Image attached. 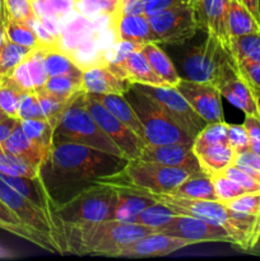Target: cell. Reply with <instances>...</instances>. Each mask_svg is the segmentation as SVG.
<instances>
[{
    "label": "cell",
    "mask_w": 260,
    "mask_h": 261,
    "mask_svg": "<svg viewBox=\"0 0 260 261\" xmlns=\"http://www.w3.org/2000/svg\"><path fill=\"white\" fill-rule=\"evenodd\" d=\"M124 96L142 122L147 144L180 143L193 147L194 138L184 132L154 99L138 91L133 84Z\"/></svg>",
    "instance_id": "cell-6"
},
{
    "label": "cell",
    "mask_w": 260,
    "mask_h": 261,
    "mask_svg": "<svg viewBox=\"0 0 260 261\" xmlns=\"http://www.w3.org/2000/svg\"><path fill=\"white\" fill-rule=\"evenodd\" d=\"M228 7L229 0H199L196 4L201 22V31L214 33L229 48L231 40L227 28Z\"/></svg>",
    "instance_id": "cell-19"
},
{
    "label": "cell",
    "mask_w": 260,
    "mask_h": 261,
    "mask_svg": "<svg viewBox=\"0 0 260 261\" xmlns=\"http://www.w3.org/2000/svg\"><path fill=\"white\" fill-rule=\"evenodd\" d=\"M254 92H255V97H256L257 106H259V111H260V89L254 88Z\"/></svg>",
    "instance_id": "cell-57"
},
{
    "label": "cell",
    "mask_w": 260,
    "mask_h": 261,
    "mask_svg": "<svg viewBox=\"0 0 260 261\" xmlns=\"http://www.w3.org/2000/svg\"><path fill=\"white\" fill-rule=\"evenodd\" d=\"M84 102H86L87 109L91 112L97 124L99 125V127L122 150L125 158L129 161L138 160L140 157L143 147L145 145L144 140L140 139L133 130H130L126 125L122 124L117 117H115L91 93L84 92Z\"/></svg>",
    "instance_id": "cell-11"
},
{
    "label": "cell",
    "mask_w": 260,
    "mask_h": 261,
    "mask_svg": "<svg viewBox=\"0 0 260 261\" xmlns=\"http://www.w3.org/2000/svg\"><path fill=\"white\" fill-rule=\"evenodd\" d=\"M2 149L24 158L25 161H28L31 165L37 168H41V166L47 161L48 155H50L48 150H46L45 148L38 145L37 143L27 137V134L23 132L19 121L15 125L9 137L4 140V143L2 144Z\"/></svg>",
    "instance_id": "cell-21"
},
{
    "label": "cell",
    "mask_w": 260,
    "mask_h": 261,
    "mask_svg": "<svg viewBox=\"0 0 260 261\" xmlns=\"http://www.w3.org/2000/svg\"><path fill=\"white\" fill-rule=\"evenodd\" d=\"M138 91L154 99L166 114L194 139L205 127L208 122L191 107L185 97L172 86H150V84L132 83Z\"/></svg>",
    "instance_id": "cell-9"
},
{
    "label": "cell",
    "mask_w": 260,
    "mask_h": 261,
    "mask_svg": "<svg viewBox=\"0 0 260 261\" xmlns=\"http://www.w3.org/2000/svg\"><path fill=\"white\" fill-rule=\"evenodd\" d=\"M8 117V115L5 114V112H3L2 110H0V121H2V120H4V119H7Z\"/></svg>",
    "instance_id": "cell-59"
},
{
    "label": "cell",
    "mask_w": 260,
    "mask_h": 261,
    "mask_svg": "<svg viewBox=\"0 0 260 261\" xmlns=\"http://www.w3.org/2000/svg\"><path fill=\"white\" fill-rule=\"evenodd\" d=\"M43 91L51 94L60 97V98L69 99L71 97L81 93L83 89V78L82 76L70 75H56L48 76L43 86Z\"/></svg>",
    "instance_id": "cell-32"
},
{
    "label": "cell",
    "mask_w": 260,
    "mask_h": 261,
    "mask_svg": "<svg viewBox=\"0 0 260 261\" xmlns=\"http://www.w3.org/2000/svg\"><path fill=\"white\" fill-rule=\"evenodd\" d=\"M129 160L76 143H53L47 163L53 172L70 181L94 184L125 168Z\"/></svg>",
    "instance_id": "cell-2"
},
{
    "label": "cell",
    "mask_w": 260,
    "mask_h": 261,
    "mask_svg": "<svg viewBox=\"0 0 260 261\" xmlns=\"http://www.w3.org/2000/svg\"><path fill=\"white\" fill-rule=\"evenodd\" d=\"M251 142L260 143V117L254 115H245L244 124Z\"/></svg>",
    "instance_id": "cell-51"
},
{
    "label": "cell",
    "mask_w": 260,
    "mask_h": 261,
    "mask_svg": "<svg viewBox=\"0 0 260 261\" xmlns=\"http://www.w3.org/2000/svg\"><path fill=\"white\" fill-rule=\"evenodd\" d=\"M23 132L30 139L37 143L46 150L51 152L54 143V132L56 125L47 119H24L19 120Z\"/></svg>",
    "instance_id": "cell-29"
},
{
    "label": "cell",
    "mask_w": 260,
    "mask_h": 261,
    "mask_svg": "<svg viewBox=\"0 0 260 261\" xmlns=\"http://www.w3.org/2000/svg\"><path fill=\"white\" fill-rule=\"evenodd\" d=\"M250 149H251L252 152L256 153V154L260 157V143L251 142V143H250Z\"/></svg>",
    "instance_id": "cell-56"
},
{
    "label": "cell",
    "mask_w": 260,
    "mask_h": 261,
    "mask_svg": "<svg viewBox=\"0 0 260 261\" xmlns=\"http://www.w3.org/2000/svg\"><path fill=\"white\" fill-rule=\"evenodd\" d=\"M94 98L98 102H101L115 117L120 120L122 124L126 125L130 130L135 133L138 137L142 140L145 142V135H144V129H143V125L140 122L139 117L135 114L134 109L132 107V105L129 103L126 98H125L124 94H114V93H91Z\"/></svg>",
    "instance_id": "cell-23"
},
{
    "label": "cell",
    "mask_w": 260,
    "mask_h": 261,
    "mask_svg": "<svg viewBox=\"0 0 260 261\" xmlns=\"http://www.w3.org/2000/svg\"><path fill=\"white\" fill-rule=\"evenodd\" d=\"M142 53L144 54L147 60L149 61L153 70L168 84L175 87L181 79L180 74L176 70L175 65L170 60L165 51L160 47L158 42H148L139 46Z\"/></svg>",
    "instance_id": "cell-27"
},
{
    "label": "cell",
    "mask_w": 260,
    "mask_h": 261,
    "mask_svg": "<svg viewBox=\"0 0 260 261\" xmlns=\"http://www.w3.org/2000/svg\"><path fill=\"white\" fill-rule=\"evenodd\" d=\"M176 216H178L175 211L167 206L166 204L161 203V201H155L154 204L145 208L142 213L138 216L135 223L144 224V226L152 227V228L157 229L162 227L163 224L168 223L172 221Z\"/></svg>",
    "instance_id": "cell-35"
},
{
    "label": "cell",
    "mask_w": 260,
    "mask_h": 261,
    "mask_svg": "<svg viewBox=\"0 0 260 261\" xmlns=\"http://www.w3.org/2000/svg\"><path fill=\"white\" fill-rule=\"evenodd\" d=\"M63 226L69 254L111 257L140 237L155 232L152 227L117 219Z\"/></svg>",
    "instance_id": "cell-1"
},
{
    "label": "cell",
    "mask_w": 260,
    "mask_h": 261,
    "mask_svg": "<svg viewBox=\"0 0 260 261\" xmlns=\"http://www.w3.org/2000/svg\"><path fill=\"white\" fill-rule=\"evenodd\" d=\"M117 190L109 184H93L65 203L56 206V218L63 224L91 223L114 219Z\"/></svg>",
    "instance_id": "cell-5"
},
{
    "label": "cell",
    "mask_w": 260,
    "mask_h": 261,
    "mask_svg": "<svg viewBox=\"0 0 260 261\" xmlns=\"http://www.w3.org/2000/svg\"><path fill=\"white\" fill-rule=\"evenodd\" d=\"M5 12L9 17L19 20H30L36 17L31 0H4Z\"/></svg>",
    "instance_id": "cell-47"
},
{
    "label": "cell",
    "mask_w": 260,
    "mask_h": 261,
    "mask_svg": "<svg viewBox=\"0 0 260 261\" xmlns=\"http://www.w3.org/2000/svg\"><path fill=\"white\" fill-rule=\"evenodd\" d=\"M235 165L239 166L244 171H246L249 175L256 178L260 182V157L251 149L242 150V152L236 153L235 158Z\"/></svg>",
    "instance_id": "cell-45"
},
{
    "label": "cell",
    "mask_w": 260,
    "mask_h": 261,
    "mask_svg": "<svg viewBox=\"0 0 260 261\" xmlns=\"http://www.w3.org/2000/svg\"><path fill=\"white\" fill-rule=\"evenodd\" d=\"M170 195L178 198L195 199V200H217L216 189H214L212 178L208 173L198 172L193 173L190 177L186 178L184 182L176 186Z\"/></svg>",
    "instance_id": "cell-25"
},
{
    "label": "cell",
    "mask_w": 260,
    "mask_h": 261,
    "mask_svg": "<svg viewBox=\"0 0 260 261\" xmlns=\"http://www.w3.org/2000/svg\"><path fill=\"white\" fill-rule=\"evenodd\" d=\"M223 204L232 211L252 214V216H260V191L242 194L237 198L224 201Z\"/></svg>",
    "instance_id": "cell-42"
},
{
    "label": "cell",
    "mask_w": 260,
    "mask_h": 261,
    "mask_svg": "<svg viewBox=\"0 0 260 261\" xmlns=\"http://www.w3.org/2000/svg\"><path fill=\"white\" fill-rule=\"evenodd\" d=\"M175 88L208 124L224 121L221 91L213 83L181 78Z\"/></svg>",
    "instance_id": "cell-13"
},
{
    "label": "cell",
    "mask_w": 260,
    "mask_h": 261,
    "mask_svg": "<svg viewBox=\"0 0 260 261\" xmlns=\"http://www.w3.org/2000/svg\"><path fill=\"white\" fill-rule=\"evenodd\" d=\"M19 120L24 119H43L41 111L40 102L35 91L22 92L19 99V109H18Z\"/></svg>",
    "instance_id": "cell-43"
},
{
    "label": "cell",
    "mask_w": 260,
    "mask_h": 261,
    "mask_svg": "<svg viewBox=\"0 0 260 261\" xmlns=\"http://www.w3.org/2000/svg\"><path fill=\"white\" fill-rule=\"evenodd\" d=\"M7 38L8 37H7V31H5V12H4V15L0 18V51H2Z\"/></svg>",
    "instance_id": "cell-54"
},
{
    "label": "cell",
    "mask_w": 260,
    "mask_h": 261,
    "mask_svg": "<svg viewBox=\"0 0 260 261\" xmlns=\"http://www.w3.org/2000/svg\"><path fill=\"white\" fill-rule=\"evenodd\" d=\"M236 64L241 75L249 82L250 86L260 89V64L251 61H236Z\"/></svg>",
    "instance_id": "cell-48"
},
{
    "label": "cell",
    "mask_w": 260,
    "mask_h": 261,
    "mask_svg": "<svg viewBox=\"0 0 260 261\" xmlns=\"http://www.w3.org/2000/svg\"><path fill=\"white\" fill-rule=\"evenodd\" d=\"M25 61H27L31 79H32L33 88L35 91H40L43 88L46 81L48 79L42 48H32L31 53L25 56Z\"/></svg>",
    "instance_id": "cell-41"
},
{
    "label": "cell",
    "mask_w": 260,
    "mask_h": 261,
    "mask_svg": "<svg viewBox=\"0 0 260 261\" xmlns=\"http://www.w3.org/2000/svg\"><path fill=\"white\" fill-rule=\"evenodd\" d=\"M10 78L13 79L15 84L22 89L23 92H30V91H35L33 88V83H32V79H31L30 75V70H28V65H27V61L24 60L17 66V68L13 70L12 75Z\"/></svg>",
    "instance_id": "cell-50"
},
{
    "label": "cell",
    "mask_w": 260,
    "mask_h": 261,
    "mask_svg": "<svg viewBox=\"0 0 260 261\" xmlns=\"http://www.w3.org/2000/svg\"><path fill=\"white\" fill-rule=\"evenodd\" d=\"M247 254L255 255V256H260V236H259V239H257V241L255 242L254 246H252L251 249L247 251Z\"/></svg>",
    "instance_id": "cell-55"
},
{
    "label": "cell",
    "mask_w": 260,
    "mask_h": 261,
    "mask_svg": "<svg viewBox=\"0 0 260 261\" xmlns=\"http://www.w3.org/2000/svg\"><path fill=\"white\" fill-rule=\"evenodd\" d=\"M116 41L143 45L148 42H158L157 36L145 14H111Z\"/></svg>",
    "instance_id": "cell-18"
},
{
    "label": "cell",
    "mask_w": 260,
    "mask_h": 261,
    "mask_svg": "<svg viewBox=\"0 0 260 261\" xmlns=\"http://www.w3.org/2000/svg\"><path fill=\"white\" fill-rule=\"evenodd\" d=\"M0 173L23 177H37L40 176V168L31 165L24 158L0 148Z\"/></svg>",
    "instance_id": "cell-33"
},
{
    "label": "cell",
    "mask_w": 260,
    "mask_h": 261,
    "mask_svg": "<svg viewBox=\"0 0 260 261\" xmlns=\"http://www.w3.org/2000/svg\"><path fill=\"white\" fill-rule=\"evenodd\" d=\"M5 31L8 40L30 48L40 47L41 43L31 25L25 20L14 19L5 12Z\"/></svg>",
    "instance_id": "cell-31"
},
{
    "label": "cell",
    "mask_w": 260,
    "mask_h": 261,
    "mask_svg": "<svg viewBox=\"0 0 260 261\" xmlns=\"http://www.w3.org/2000/svg\"><path fill=\"white\" fill-rule=\"evenodd\" d=\"M22 89L13 82L10 76L0 78V110L10 117H18L19 99Z\"/></svg>",
    "instance_id": "cell-36"
},
{
    "label": "cell",
    "mask_w": 260,
    "mask_h": 261,
    "mask_svg": "<svg viewBox=\"0 0 260 261\" xmlns=\"http://www.w3.org/2000/svg\"><path fill=\"white\" fill-rule=\"evenodd\" d=\"M35 92L36 94H37L38 102H40V107H41V111H42L43 119L50 120V121H53L55 125H58L63 112L65 111L66 107L69 106L71 99L75 97L74 96L69 99H64V98H60V97L55 96V94L48 93V92L43 91V89H40V91H35Z\"/></svg>",
    "instance_id": "cell-37"
},
{
    "label": "cell",
    "mask_w": 260,
    "mask_h": 261,
    "mask_svg": "<svg viewBox=\"0 0 260 261\" xmlns=\"http://www.w3.org/2000/svg\"><path fill=\"white\" fill-rule=\"evenodd\" d=\"M139 160L150 161L172 167L186 168L193 172H204L193 148L180 143L145 144L140 153Z\"/></svg>",
    "instance_id": "cell-16"
},
{
    "label": "cell",
    "mask_w": 260,
    "mask_h": 261,
    "mask_svg": "<svg viewBox=\"0 0 260 261\" xmlns=\"http://www.w3.org/2000/svg\"><path fill=\"white\" fill-rule=\"evenodd\" d=\"M227 142L237 152H242L250 148L249 134L242 124H228L227 127Z\"/></svg>",
    "instance_id": "cell-46"
},
{
    "label": "cell",
    "mask_w": 260,
    "mask_h": 261,
    "mask_svg": "<svg viewBox=\"0 0 260 261\" xmlns=\"http://www.w3.org/2000/svg\"><path fill=\"white\" fill-rule=\"evenodd\" d=\"M227 28H228V36L231 40L240 36L260 32V23L251 14V12L242 4L241 0H229Z\"/></svg>",
    "instance_id": "cell-26"
},
{
    "label": "cell",
    "mask_w": 260,
    "mask_h": 261,
    "mask_svg": "<svg viewBox=\"0 0 260 261\" xmlns=\"http://www.w3.org/2000/svg\"><path fill=\"white\" fill-rule=\"evenodd\" d=\"M19 119H15V117L8 116L7 119L2 120L0 121V148H2V144L4 143V140L7 139L10 135V133L13 132V129L15 127V125L18 124Z\"/></svg>",
    "instance_id": "cell-52"
},
{
    "label": "cell",
    "mask_w": 260,
    "mask_h": 261,
    "mask_svg": "<svg viewBox=\"0 0 260 261\" xmlns=\"http://www.w3.org/2000/svg\"><path fill=\"white\" fill-rule=\"evenodd\" d=\"M117 190V200L115 205L114 219L121 222H129L135 223L138 216L154 204L155 201L148 193H140V191L130 190V189H120Z\"/></svg>",
    "instance_id": "cell-22"
},
{
    "label": "cell",
    "mask_w": 260,
    "mask_h": 261,
    "mask_svg": "<svg viewBox=\"0 0 260 261\" xmlns=\"http://www.w3.org/2000/svg\"><path fill=\"white\" fill-rule=\"evenodd\" d=\"M32 48L18 45L13 41H5L0 51V78L12 75L13 70L22 63Z\"/></svg>",
    "instance_id": "cell-34"
},
{
    "label": "cell",
    "mask_w": 260,
    "mask_h": 261,
    "mask_svg": "<svg viewBox=\"0 0 260 261\" xmlns=\"http://www.w3.org/2000/svg\"><path fill=\"white\" fill-rule=\"evenodd\" d=\"M193 245L190 241L168 236L161 232H152L132 242L117 252L116 257H153L166 256Z\"/></svg>",
    "instance_id": "cell-17"
},
{
    "label": "cell",
    "mask_w": 260,
    "mask_h": 261,
    "mask_svg": "<svg viewBox=\"0 0 260 261\" xmlns=\"http://www.w3.org/2000/svg\"><path fill=\"white\" fill-rule=\"evenodd\" d=\"M54 143H76L124 157L122 150L99 127L84 102V91L76 94L61 115L54 132Z\"/></svg>",
    "instance_id": "cell-4"
},
{
    "label": "cell",
    "mask_w": 260,
    "mask_h": 261,
    "mask_svg": "<svg viewBox=\"0 0 260 261\" xmlns=\"http://www.w3.org/2000/svg\"><path fill=\"white\" fill-rule=\"evenodd\" d=\"M121 69L125 78L132 83L150 84V86H167L165 81L155 73L139 47L130 51L119 61H114Z\"/></svg>",
    "instance_id": "cell-20"
},
{
    "label": "cell",
    "mask_w": 260,
    "mask_h": 261,
    "mask_svg": "<svg viewBox=\"0 0 260 261\" xmlns=\"http://www.w3.org/2000/svg\"><path fill=\"white\" fill-rule=\"evenodd\" d=\"M158 43L184 45L201 30L196 5H180L147 15Z\"/></svg>",
    "instance_id": "cell-8"
},
{
    "label": "cell",
    "mask_w": 260,
    "mask_h": 261,
    "mask_svg": "<svg viewBox=\"0 0 260 261\" xmlns=\"http://www.w3.org/2000/svg\"><path fill=\"white\" fill-rule=\"evenodd\" d=\"M217 87L221 91L222 97H224L236 109L241 110L245 115L260 117L254 88L241 75L235 59L223 69Z\"/></svg>",
    "instance_id": "cell-15"
},
{
    "label": "cell",
    "mask_w": 260,
    "mask_h": 261,
    "mask_svg": "<svg viewBox=\"0 0 260 261\" xmlns=\"http://www.w3.org/2000/svg\"><path fill=\"white\" fill-rule=\"evenodd\" d=\"M5 12V5H4V0H0V18L4 15Z\"/></svg>",
    "instance_id": "cell-58"
},
{
    "label": "cell",
    "mask_w": 260,
    "mask_h": 261,
    "mask_svg": "<svg viewBox=\"0 0 260 261\" xmlns=\"http://www.w3.org/2000/svg\"><path fill=\"white\" fill-rule=\"evenodd\" d=\"M205 33V37L184 55L181 78L217 86L222 71L227 64L233 60V56L221 38L212 32Z\"/></svg>",
    "instance_id": "cell-7"
},
{
    "label": "cell",
    "mask_w": 260,
    "mask_h": 261,
    "mask_svg": "<svg viewBox=\"0 0 260 261\" xmlns=\"http://www.w3.org/2000/svg\"><path fill=\"white\" fill-rule=\"evenodd\" d=\"M0 200L5 205H8L10 211L14 212L15 216L19 218V221L25 227L47 237L58 247L60 254H65V251H68L66 242L64 241L60 233L56 231V228L51 223L50 219L47 218L45 212L36 206L33 203H31L22 194L18 193L14 188L8 185L2 177H0Z\"/></svg>",
    "instance_id": "cell-10"
},
{
    "label": "cell",
    "mask_w": 260,
    "mask_h": 261,
    "mask_svg": "<svg viewBox=\"0 0 260 261\" xmlns=\"http://www.w3.org/2000/svg\"><path fill=\"white\" fill-rule=\"evenodd\" d=\"M200 163L201 170L205 173L218 172L229 165L235 163L236 150L228 143H216L205 145L198 150H194Z\"/></svg>",
    "instance_id": "cell-24"
},
{
    "label": "cell",
    "mask_w": 260,
    "mask_h": 261,
    "mask_svg": "<svg viewBox=\"0 0 260 261\" xmlns=\"http://www.w3.org/2000/svg\"><path fill=\"white\" fill-rule=\"evenodd\" d=\"M241 3L251 12V14L260 23V0H241Z\"/></svg>",
    "instance_id": "cell-53"
},
{
    "label": "cell",
    "mask_w": 260,
    "mask_h": 261,
    "mask_svg": "<svg viewBox=\"0 0 260 261\" xmlns=\"http://www.w3.org/2000/svg\"><path fill=\"white\" fill-rule=\"evenodd\" d=\"M227 127L228 124L224 121L209 122L203 130L196 135L193 143V150H198L205 145L216 144V143H228L227 142Z\"/></svg>",
    "instance_id": "cell-38"
},
{
    "label": "cell",
    "mask_w": 260,
    "mask_h": 261,
    "mask_svg": "<svg viewBox=\"0 0 260 261\" xmlns=\"http://www.w3.org/2000/svg\"><path fill=\"white\" fill-rule=\"evenodd\" d=\"M208 175L211 176L212 182H213L214 189H216L217 198H218V201H221V203L228 201L231 199H235L237 196L242 195V194L247 193L241 185H239L232 178L227 177L222 172H212L208 173Z\"/></svg>",
    "instance_id": "cell-40"
},
{
    "label": "cell",
    "mask_w": 260,
    "mask_h": 261,
    "mask_svg": "<svg viewBox=\"0 0 260 261\" xmlns=\"http://www.w3.org/2000/svg\"><path fill=\"white\" fill-rule=\"evenodd\" d=\"M193 173L198 172L138 158L130 160L120 172L99 178L96 182L109 184L115 188L130 189L140 193L170 194Z\"/></svg>",
    "instance_id": "cell-3"
},
{
    "label": "cell",
    "mask_w": 260,
    "mask_h": 261,
    "mask_svg": "<svg viewBox=\"0 0 260 261\" xmlns=\"http://www.w3.org/2000/svg\"><path fill=\"white\" fill-rule=\"evenodd\" d=\"M42 48V47H41ZM43 58H45V66L48 76L56 75H70L82 76L83 68L75 64V61L63 51V47H50L42 48Z\"/></svg>",
    "instance_id": "cell-28"
},
{
    "label": "cell",
    "mask_w": 260,
    "mask_h": 261,
    "mask_svg": "<svg viewBox=\"0 0 260 261\" xmlns=\"http://www.w3.org/2000/svg\"><path fill=\"white\" fill-rule=\"evenodd\" d=\"M37 17H48L59 20L74 9L71 0H31Z\"/></svg>",
    "instance_id": "cell-39"
},
{
    "label": "cell",
    "mask_w": 260,
    "mask_h": 261,
    "mask_svg": "<svg viewBox=\"0 0 260 261\" xmlns=\"http://www.w3.org/2000/svg\"><path fill=\"white\" fill-rule=\"evenodd\" d=\"M222 172L223 175H226L227 177L232 178L233 181H236L239 185H241L247 193H255V191H260V182L256 178L252 177L251 175L244 171L242 168H240L239 166H236L235 163L229 165L228 167H226L224 170L218 171Z\"/></svg>",
    "instance_id": "cell-44"
},
{
    "label": "cell",
    "mask_w": 260,
    "mask_h": 261,
    "mask_svg": "<svg viewBox=\"0 0 260 261\" xmlns=\"http://www.w3.org/2000/svg\"><path fill=\"white\" fill-rule=\"evenodd\" d=\"M71 2H73L74 4H75V3H79V2H82V0H71Z\"/></svg>",
    "instance_id": "cell-60"
},
{
    "label": "cell",
    "mask_w": 260,
    "mask_h": 261,
    "mask_svg": "<svg viewBox=\"0 0 260 261\" xmlns=\"http://www.w3.org/2000/svg\"><path fill=\"white\" fill-rule=\"evenodd\" d=\"M199 0H144V14L149 15L158 10L180 5H196Z\"/></svg>",
    "instance_id": "cell-49"
},
{
    "label": "cell",
    "mask_w": 260,
    "mask_h": 261,
    "mask_svg": "<svg viewBox=\"0 0 260 261\" xmlns=\"http://www.w3.org/2000/svg\"><path fill=\"white\" fill-rule=\"evenodd\" d=\"M120 2H121V0H120Z\"/></svg>",
    "instance_id": "cell-61"
},
{
    "label": "cell",
    "mask_w": 260,
    "mask_h": 261,
    "mask_svg": "<svg viewBox=\"0 0 260 261\" xmlns=\"http://www.w3.org/2000/svg\"><path fill=\"white\" fill-rule=\"evenodd\" d=\"M82 78L87 93L124 94L132 87V82L125 78L114 61L96 60L83 68Z\"/></svg>",
    "instance_id": "cell-14"
},
{
    "label": "cell",
    "mask_w": 260,
    "mask_h": 261,
    "mask_svg": "<svg viewBox=\"0 0 260 261\" xmlns=\"http://www.w3.org/2000/svg\"><path fill=\"white\" fill-rule=\"evenodd\" d=\"M155 232L186 240L193 245L200 242H226L233 245L231 234L223 227L184 214L176 216L172 221L155 229Z\"/></svg>",
    "instance_id": "cell-12"
},
{
    "label": "cell",
    "mask_w": 260,
    "mask_h": 261,
    "mask_svg": "<svg viewBox=\"0 0 260 261\" xmlns=\"http://www.w3.org/2000/svg\"><path fill=\"white\" fill-rule=\"evenodd\" d=\"M229 51L236 61L260 64V32L231 38Z\"/></svg>",
    "instance_id": "cell-30"
}]
</instances>
